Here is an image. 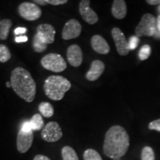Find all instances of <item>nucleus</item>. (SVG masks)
<instances>
[{
  "instance_id": "nucleus-1",
  "label": "nucleus",
  "mask_w": 160,
  "mask_h": 160,
  "mask_svg": "<svg viewBox=\"0 0 160 160\" xmlns=\"http://www.w3.org/2000/svg\"><path fill=\"white\" fill-rule=\"evenodd\" d=\"M129 145L130 139L126 130L120 125L112 126L105 133L103 152L111 159H120L127 153Z\"/></svg>"
},
{
  "instance_id": "nucleus-2",
  "label": "nucleus",
  "mask_w": 160,
  "mask_h": 160,
  "mask_svg": "<svg viewBox=\"0 0 160 160\" xmlns=\"http://www.w3.org/2000/svg\"><path fill=\"white\" fill-rule=\"evenodd\" d=\"M11 84L13 91L27 102L35 99L37 85L29 71L21 67L13 69L11 75Z\"/></svg>"
},
{
  "instance_id": "nucleus-3",
  "label": "nucleus",
  "mask_w": 160,
  "mask_h": 160,
  "mask_svg": "<svg viewBox=\"0 0 160 160\" xmlns=\"http://www.w3.org/2000/svg\"><path fill=\"white\" fill-rule=\"evenodd\" d=\"M71 84L68 79L59 75L50 76L45 80L43 89L45 95L53 101H59L71 89Z\"/></svg>"
},
{
  "instance_id": "nucleus-4",
  "label": "nucleus",
  "mask_w": 160,
  "mask_h": 160,
  "mask_svg": "<svg viewBox=\"0 0 160 160\" xmlns=\"http://www.w3.org/2000/svg\"><path fill=\"white\" fill-rule=\"evenodd\" d=\"M157 19L151 13H145L135 29L137 37H153L157 33Z\"/></svg>"
},
{
  "instance_id": "nucleus-5",
  "label": "nucleus",
  "mask_w": 160,
  "mask_h": 160,
  "mask_svg": "<svg viewBox=\"0 0 160 160\" xmlns=\"http://www.w3.org/2000/svg\"><path fill=\"white\" fill-rule=\"evenodd\" d=\"M41 65L44 68L54 73H60L67 68V63L60 54L51 53L41 59Z\"/></svg>"
},
{
  "instance_id": "nucleus-6",
  "label": "nucleus",
  "mask_w": 160,
  "mask_h": 160,
  "mask_svg": "<svg viewBox=\"0 0 160 160\" xmlns=\"http://www.w3.org/2000/svg\"><path fill=\"white\" fill-rule=\"evenodd\" d=\"M18 12L22 18L27 21H35L42 16V10L37 4L23 2L18 7Z\"/></svg>"
},
{
  "instance_id": "nucleus-7",
  "label": "nucleus",
  "mask_w": 160,
  "mask_h": 160,
  "mask_svg": "<svg viewBox=\"0 0 160 160\" xmlns=\"http://www.w3.org/2000/svg\"><path fill=\"white\" fill-rule=\"evenodd\" d=\"M41 137L48 142H55L62 137V131L57 122H50L42 131Z\"/></svg>"
},
{
  "instance_id": "nucleus-8",
  "label": "nucleus",
  "mask_w": 160,
  "mask_h": 160,
  "mask_svg": "<svg viewBox=\"0 0 160 160\" xmlns=\"http://www.w3.org/2000/svg\"><path fill=\"white\" fill-rule=\"evenodd\" d=\"M111 34L115 42L118 53L121 56L128 54L130 51L128 42L126 39L122 31L118 28H113L111 31Z\"/></svg>"
},
{
  "instance_id": "nucleus-9",
  "label": "nucleus",
  "mask_w": 160,
  "mask_h": 160,
  "mask_svg": "<svg viewBox=\"0 0 160 160\" xmlns=\"http://www.w3.org/2000/svg\"><path fill=\"white\" fill-rule=\"evenodd\" d=\"M82 25L78 20L75 19H70L64 25L62 37L65 40H69L77 38L81 34Z\"/></svg>"
},
{
  "instance_id": "nucleus-10",
  "label": "nucleus",
  "mask_w": 160,
  "mask_h": 160,
  "mask_svg": "<svg viewBox=\"0 0 160 160\" xmlns=\"http://www.w3.org/2000/svg\"><path fill=\"white\" fill-rule=\"evenodd\" d=\"M89 0H82L79 5V11L82 19L89 25H94L99 20L97 13L90 7Z\"/></svg>"
},
{
  "instance_id": "nucleus-11",
  "label": "nucleus",
  "mask_w": 160,
  "mask_h": 160,
  "mask_svg": "<svg viewBox=\"0 0 160 160\" xmlns=\"http://www.w3.org/2000/svg\"><path fill=\"white\" fill-rule=\"evenodd\" d=\"M33 142V131L24 132L19 131L17 139V147L19 153H25L31 148Z\"/></svg>"
},
{
  "instance_id": "nucleus-12",
  "label": "nucleus",
  "mask_w": 160,
  "mask_h": 160,
  "mask_svg": "<svg viewBox=\"0 0 160 160\" xmlns=\"http://www.w3.org/2000/svg\"><path fill=\"white\" fill-rule=\"evenodd\" d=\"M37 33L44 42L48 44L53 43L55 40L56 31L53 26L49 24H41L37 28Z\"/></svg>"
},
{
  "instance_id": "nucleus-13",
  "label": "nucleus",
  "mask_w": 160,
  "mask_h": 160,
  "mask_svg": "<svg viewBox=\"0 0 160 160\" xmlns=\"http://www.w3.org/2000/svg\"><path fill=\"white\" fill-rule=\"evenodd\" d=\"M67 59L70 65L77 68L81 65L83 60L82 51L78 45L69 46L67 50Z\"/></svg>"
},
{
  "instance_id": "nucleus-14",
  "label": "nucleus",
  "mask_w": 160,
  "mask_h": 160,
  "mask_svg": "<svg viewBox=\"0 0 160 160\" xmlns=\"http://www.w3.org/2000/svg\"><path fill=\"white\" fill-rule=\"evenodd\" d=\"M91 44L93 51L99 54H108L111 50L107 41L100 35L93 36L91 40Z\"/></svg>"
},
{
  "instance_id": "nucleus-15",
  "label": "nucleus",
  "mask_w": 160,
  "mask_h": 160,
  "mask_svg": "<svg viewBox=\"0 0 160 160\" xmlns=\"http://www.w3.org/2000/svg\"><path fill=\"white\" fill-rule=\"evenodd\" d=\"M105 68V64L102 62L100 60H94L91 63L89 71L86 73V79L91 82L96 81L102 74Z\"/></svg>"
},
{
  "instance_id": "nucleus-16",
  "label": "nucleus",
  "mask_w": 160,
  "mask_h": 160,
  "mask_svg": "<svg viewBox=\"0 0 160 160\" xmlns=\"http://www.w3.org/2000/svg\"><path fill=\"white\" fill-rule=\"evenodd\" d=\"M112 15L117 19H122L127 15V5L124 0H114L111 8Z\"/></svg>"
},
{
  "instance_id": "nucleus-17",
  "label": "nucleus",
  "mask_w": 160,
  "mask_h": 160,
  "mask_svg": "<svg viewBox=\"0 0 160 160\" xmlns=\"http://www.w3.org/2000/svg\"><path fill=\"white\" fill-rule=\"evenodd\" d=\"M12 24H13L12 21L9 19L1 20V22H0V39L6 40L8 39Z\"/></svg>"
},
{
  "instance_id": "nucleus-18",
  "label": "nucleus",
  "mask_w": 160,
  "mask_h": 160,
  "mask_svg": "<svg viewBox=\"0 0 160 160\" xmlns=\"http://www.w3.org/2000/svg\"><path fill=\"white\" fill-rule=\"evenodd\" d=\"M39 111L42 116L45 118H50L54 113V109L51 103L43 102L39 105Z\"/></svg>"
},
{
  "instance_id": "nucleus-19",
  "label": "nucleus",
  "mask_w": 160,
  "mask_h": 160,
  "mask_svg": "<svg viewBox=\"0 0 160 160\" xmlns=\"http://www.w3.org/2000/svg\"><path fill=\"white\" fill-rule=\"evenodd\" d=\"M32 46L33 48L37 53H42L47 49L48 45L42 40L41 38L39 37L37 33H36L33 38V42H32Z\"/></svg>"
},
{
  "instance_id": "nucleus-20",
  "label": "nucleus",
  "mask_w": 160,
  "mask_h": 160,
  "mask_svg": "<svg viewBox=\"0 0 160 160\" xmlns=\"http://www.w3.org/2000/svg\"><path fill=\"white\" fill-rule=\"evenodd\" d=\"M62 157L63 160H79L74 149L70 146H65L62 148Z\"/></svg>"
},
{
  "instance_id": "nucleus-21",
  "label": "nucleus",
  "mask_w": 160,
  "mask_h": 160,
  "mask_svg": "<svg viewBox=\"0 0 160 160\" xmlns=\"http://www.w3.org/2000/svg\"><path fill=\"white\" fill-rule=\"evenodd\" d=\"M32 130L33 131H39V130L44 128V121L41 114L39 113H36L33 116L30 120Z\"/></svg>"
},
{
  "instance_id": "nucleus-22",
  "label": "nucleus",
  "mask_w": 160,
  "mask_h": 160,
  "mask_svg": "<svg viewBox=\"0 0 160 160\" xmlns=\"http://www.w3.org/2000/svg\"><path fill=\"white\" fill-rule=\"evenodd\" d=\"M11 57V53L8 46L0 44V62L5 63L9 61Z\"/></svg>"
},
{
  "instance_id": "nucleus-23",
  "label": "nucleus",
  "mask_w": 160,
  "mask_h": 160,
  "mask_svg": "<svg viewBox=\"0 0 160 160\" xmlns=\"http://www.w3.org/2000/svg\"><path fill=\"white\" fill-rule=\"evenodd\" d=\"M142 160H155V153L153 148L149 146H145L142 148L141 153Z\"/></svg>"
},
{
  "instance_id": "nucleus-24",
  "label": "nucleus",
  "mask_w": 160,
  "mask_h": 160,
  "mask_svg": "<svg viewBox=\"0 0 160 160\" xmlns=\"http://www.w3.org/2000/svg\"><path fill=\"white\" fill-rule=\"evenodd\" d=\"M84 160H102L101 156L93 149H87L84 152Z\"/></svg>"
},
{
  "instance_id": "nucleus-25",
  "label": "nucleus",
  "mask_w": 160,
  "mask_h": 160,
  "mask_svg": "<svg viewBox=\"0 0 160 160\" xmlns=\"http://www.w3.org/2000/svg\"><path fill=\"white\" fill-rule=\"evenodd\" d=\"M33 2L39 4V5H45L48 4L52 5H61L67 3L68 0H34Z\"/></svg>"
},
{
  "instance_id": "nucleus-26",
  "label": "nucleus",
  "mask_w": 160,
  "mask_h": 160,
  "mask_svg": "<svg viewBox=\"0 0 160 160\" xmlns=\"http://www.w3.org/2000/svg\"><path fill=\"white\" fill-rule=\"evenodd\" d=\"M151 53V48L148 45H145L141 48L139 52V58L140 60L143 61L148 59Z\"/></svg>"
},
{
  "instance_id": "nucleus-27",
  "label": "nucleus",
  "mask_w": 160,
  "mask_h": 160,
  "mask_svg": "<svg viewBox=\"0 0 160 160\" xmlns=\"http://www.w3.org/2000/svg\"><path fill=\"white\" fill-rule=\"evenodd\" d=\"M139 43V38L137 37V36H132V37L130 38L128 45H129V48L130 51H133V50H135L137 48L138 45Z\"/></svg>"
},
{
  "instance_id": "nucleus-28",
  "label": "nucleus",
  "mask_w": 160,
  "mask_h": 160,
  "mask_svg": "<svg viewBox=\"0 0 160 160\" xmlns=\"http://www.w3.org/2000/svg\"><path fill=\"white\" fill-rule=\"evenodd\" d=\"M148 128L150 130H155V131L160 132V119L152 121L150 122L148 125Z\"/></svg>"
},
{
  "instance_id": "nucleus-29",
  "label": "nucleus",
  "mask_w": 160,
  "mask_h": 160,
  "mask_svg": "<svg viewBox=\"0 0 160 160\" xmlns=\"http://www.w3.org/2000/svg\"><path fill=\"white\" fill-rule=\"evenodd\" d=\"M20 130L24 132L33 131V130H32V128H31V123H30V121L24 122L22 123V125L21 129Z\"/></svg>"
},
{
  "instance_id": "nucleus-30",
  "label": "nucleus",
  "mask_w": 160,
  "mask_h": 160,
  "mask_svg": "<svg viewBox=\"0 0 160 160\" xmlns=\"http://www.w3.org/2000/svg\"><path fill=\"white\" fill-rule=\"evenodd\" d=\"M27 28L23 27H19L17 28H16L14 30V33L15 35H22V34H25V33L27 32Z\"/></svg>"
},
{
  "instance_id": "nucleus-31",
  "label": "nucleus",
  "mask_w": 160,
  "mask_h": 160,
  "mask_svg": "<svg viewBox=\"0 0 160 160\" xmlns=\"http://www.w3.org/2000/svg\"><path fill=\"white\" fill-rule=\"evenodd\" d=\"M28 40V38L26 36H20V37H17L15 38V42L17 43L25 42Z\"/></svg>"
},
{
  "instance_id": "nucleus-32",
  "label": "nucleus",
  "mask_w": 160,
  "mask_h": 160,
  "mask_svg": "<svg viewBox=\"0 0 160 160\" xmlns=\"http://www.w3.org/2000/svg\"><path fill=\"white\" fill-rule=\"evenodd\" d=\"M33 160H51V159H50L48 157H46V156L39 154V155H37L34 158H33Z\"/></svg>"
},
{
  "instance_id": "nucleus-33",
  "label": "nucleus",
  "mask_w": 160,
  "mask_h": 160,
  "mask_svg": "<svg viewBox=\"0 0 160 160\" xmlns=\"http://www.w3.org/2000/svg\"><path fill=\"white\" fill-rule=\"evenodd\" d=\"M146 2L148 4V5H159V4H160V0H147Z\"/></svg>"
},
{
  "instance_id": "nucleus-34",
  "label": "nucleus",
  "mask_w": 160,
  "mask_h": 160,
  "mask_svg": "<svg viewBox=\"0 0 160 160\" xmlns=\"http://www.w3.org/2000/svg\"><path fill=\"white\" fill-rule=\"evenodd\" d=\"M157 30L160 33V15H159V17H157Z\"/></svg>"
},
{
  "instance_id": "nucleus-35",
  "label": "nucleus",
  "mask_w": 160,
  "mask_h": 160,
  "mask_svg": "<svg viewBox=\"0 0 160 160\" xmlns=\"http://www.w3.org/2000/svg\"><path fill=\"white\" fill-rule=\"evenodd\" d=\"M6 85H7V88H11V82H6Z\"/></svg>"
},
{
  "instance_id": "nucleus-36",
  "label": "nucleus",
  "mask_w": 160,
  "mask_h": 160,
  "mask_svg": "<svg viewBox=\"0 0 160 160\" xmlns=\"http://www.w3.org/2000/svg\"><path fill=\"white\" fill-rule=\"evenodd\" d=\"M113 160H120V159H119V158H117V159H113Z\"/></svg>"
},
{
  "instance_id": "nucleus-37",
  "label": "nucleus",
  "mask_w": 160,
  "mask_h": 160,
  "mask_svg": "<svg viewBox=\"0 0 160 160\" xmlns=\"http://www.w3.org/2000/svg\"><path fill=\"white\" fill-rule=\"evenodd\" d=\"M159 11H160V6L159 7Z\"/></svg>"
},
{
  "instance_id": "nucleus-38",
  "label": "nucleus",
  "mask_w": 160,
  "mask_h": 160,
  "mask_svg": "<svg viewBox=\"0 0 160 160\" xmlns=\"http://www.w3.org/2000/svg\"><path fill=\"white\" fill-rule=\"evenodd\" d=\"M0 22H1V19H0Z\"/></svg>"
}]
</instances>
